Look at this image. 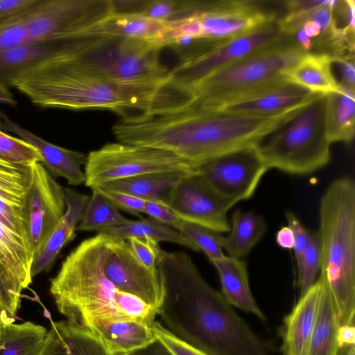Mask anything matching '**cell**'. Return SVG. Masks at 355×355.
<instances>
[{
  "label": "cell",
  "mask_w": 355,
  "mask_h": 355,
  "mask_svg": "<svg viewBox=\"0 0 355 355\" xmlns=\"http://www.w3.org/2000/svg\"><path fill=\"white\" fill-rule=\"evenodd\" d=\"M165 286L158 311L167 330L207 355H269L267 345L202 277L184 252L162 250Z\"/></svg>",
  "instance_id": "1"
},
{
  "label": "cell",
  "mask_w": 355,
  "mask_h": 355,
  "mask_svg": "<svg viewBox=\"0 0 355 355\" xmlns=\"http://www.w3.org/2000/svg\"><path fill=\"white\" fill-rule=\"evenodd\" d=\"M295 111L262 116L187 107L121 119L112 130L119 142L171 152L198 169L223 155L256 146Z\"/></svg>",
  "instance_id": "2"
},
{
  "label": "cell",
  "mask_w": 355,
  "mask_h": 355,
  "mask_svg": "<svg viewBox=\"0 0 355 355\" xmlns=\"http://www.w3.org/2000/svg\"><path fill=\"white\" fill-rule=\"evenodd\" d=\"M165 80L119 83L49 58L21 76L13 87L40 107L107 109L125 119L149 114Z\"/></svg>",
  "instance_id": "3"
},
{
  "label": "cell",
  "mask_w": 355,
  "mask_h": 355,
  "mask_svg": "<svg viewBox=\"0 0 355 355\" xmlns=\"http://www.w3.org/2000/svg\"><path fill=\"white\" fill-rule=\"evenodd\" d=\"M112 239V234L98 232L83 241L50 279L58 311L67 320L90 331L96 322L127 318L116 307V288L105 272Z\"/></svg>",
  "instance_id": "4"
},
{
  "label": "cell",
  "mask_w": 355,
  "mask_h": 355,
  "mask_svg": "<svg viewBox=\"0 0 355 355\" xmlns=\"http://www.w3.org/2000/svg\"><path fill=\"white\" fill-rule=\"evenodd\" d=\"M320 277L336 304L340 326L355 324V184L349 176L334 180L319 207Z\"/></svg>",
  "instance_id": "5"
},
{
  "label": "cell",
  "mask_w": 355,
  "mask_h": 355,
  "mask_svg": "<svg viewBox=\"0 0 355 355\" xmlns=\"http://www.w3.org/2000/svg\"><path fill=\"white\" fill-rule=\"evenodd\" d=\"M162 48L150 40L85 35L49 59L112 81L149 83L164 80L168 73L160 61Z\"/></svg>",
  "instance_id": "6"
},
{
  "label": "cell",
  "mask_w": 355,
  "mask_h": 355,
  "mask_svg": "<svg viewBox=\"0 0 355 355\" xmlns=\"http://www.w3.org/2000/svg\"><path fill=\"white\" fill-rule=\"evenodd\" d=\"M325 107L326 94H317L259 141L255 148L269 168L304 175L329 164Z\"/></svg>",
  "instance_id": "7"
},
{
  "label": "cell",
  "mask_w": 355,
  "mask_h": 355,
  "mask_svg": "<svg viewBox=\"0 0 355 355\" xmlns=\"http://www.w3.org/2000/svg\"><path fill=\"white\" fill-rule=\"evenodd\" d=\"M305 53L292 37L286 35L193 85L185 91L189 98L187 107L211 110L243 94L287 79L286 73Z\"/></svg>",
  "instance_id": "8"
},
{
  "label": "cell",
  "mask_w": 355,
  "mask_h": 355,
  "mask_svg": "<svg viewBox=\"0 0 355 355\" xmlns=\"http://www.w3.org/2000/svg\"><path fill=\"white\" fill-rule=\"evenodd\" d=\"M198 169L178 155L159 148L108 143L87 155L85 184L90 189L107 182L140 175L191 173Z\"/></svg>",
  "instance_id": "9"
},
{
  "label": "cell",
  "mask_w": 355,
  "mask_h": 355,
  "mask_svg": "<svg viewBox=\"0 0 355 355\" xmlns=\"http://www.w3.org/2000/svg\"><path fill=\"white\" fill-rule=\"evenodd\" d=\"M112 14L111 0H39L25 16L28 42L71 40Z\"/></svg>",
  "instance_id": "10"
},
{
  "label": "cell",
  "mask_w": 355,
  "mask_h": 355,
  "mask_svg": "<svg viewBox=\"0 0 355 355\" xmlns=\"http://www.w3.org/2000/svg\"><path fill=\"white\" fill-rule=\"evenodd\" d=\"M286 36L281 31L276 19L227 40L195 60L179 63L169 70L165 85L180 94L210 74L281 41Z\"/></svg>",
  "instance_id": "11"
},
{
  "label": "cell",
  "mask_w": 355,
  "mask_h": 355,
  "mask_svg": "<svg viewBox=\"0 0 355 355\" xmlns=\"http://www.w3.org/2000/svg\"><path fill=\"white\" fill-rule=\"evenodd\" d=\"M162 200L182 220L220 233L230 230L227 214L236 204L219 193L199 170L184 174Z\"/></svg>",
  "instance_id": "12"
},
{
  "label": "cell",
  "mask_w": 355,
  "mask_h": 355,
  "mask_svg": "<svg viewBox=\"0 0 355 355\" xmlns=\"http://www.w3.org/2000/svg\"><path fill=\"white\" fill-rule=\"evenodd\" d=\"M66 211L64 187L40 162L24 200L23 219L33 258L45 245Z\"/></svg>",
  "instance_id": "13"
},
{
  "label": "cell",
  "mask_w": 355,
  "mask_h": 355,
  "mask_svg": "<svg viewBox=\"0 0 355 355\" xmlns=\"http://www.w3.org/2000/svg\"><path fill=\"white\" fill-rule=\"evenodd\" d=\"M105 272L116 288L139 297L159 311L165 295L162 274L157 266L143 265L125 239L113 235Z\"/></svg>",
  "instance_id": "14"
},
{
  "label": "cell",
  "mask_w": 355,
  "mask_h": 355,
  "mask_svg": "<svg viewBox=\"0 0 355 355\" xmlns=\"http://www.w3.org/2000/svg\"><path fill=\"white\" fill-rule=\"evenodd\" d=\"M269 169L255 146L223 155L198 168L219 193L236 203L253 196Z\"/></svg>",
  "instance_id": "15"
},
{
  "label": "cell",
  "mask_w": 355,
  "mask_h": 355,
  "mask_svg": "<svg viewBox=\"0 0 355 355\" xmlns=\"http://www.w3.org/2000/svg\"><path fill=\"white\" fill-rule=\"evenodd\" d=\"M317 94L285 79L204 110L236 115L277 116L297 110Z\"/></svg>",
  "instance_id": "16"
},
{
  "label": "cell",
  "mask_w": 355,
  "mask_h": 355,
  "mask_svg": "<svg viewBox=\"0 0 355 355\" xmlns=\"http://www.w3.org/2000/svg\"><path fill=\"white\" fill-rule=\"evenodd\" d=\"M202 37L230 39L275 20L254 1H209L196 12Z\"/></svg>",
  "instance_id": "17"
},
{
  "label": "cell",
  "mask_w": 355,
  "mask_h": 355,
  "mask_svg": "<svg viewBox=\"0 0 355 355\" xmlns=\"http://www.w3.org/2000/svg\"><path fill=\"white\" fill-rule=\"evenodd\" d=\"M0 129L15 133L33 146L42 159L41 164L53 178H63L71 186L85 184V175L83 167L87 160L85 154L45 141L14 122L3 112H0Z\"/></svg>",
  "instance_id": "18"
},
{
  "label": "cell",
  "mask_w": 355,
  "mask_h": 355,
  "mask_svg": "<svg viewBox=\"0 0 355 355\" xmlns=\"http://www.w3.org/2000/svg\"><path fill=\"white\" fill-rule=\"evenodd\" d=\"M35 164L15 163L0 158V221L27 241L23 205L33 182Z\"/></svg>",
  "instance_id": "19"
},
{
  "label": "cell",
  "mask_w": 355,
  "mask_h": 355,
  "mask_svg": "<svg viewBox=\"0 0 355 355\" xmlns=\"http://www.w3.org/2000/svg\"><path fill=\"white\" fill-rule=\"evenodd\" d=\"M66 211L44 247L33 258L31 274L32 278L49 271L62 248L73 240L76 227L89 200V195L70 188H64Z\"/></svg>",
  "instance_id": "20"
},
{
  "label": "cell",
  "mask_w": 355,
  "mask_h": 355,
  "mask_svg": "<svg viewBox=\"0 0 355 355\" xmlns=\"http://www.w3.org/2000/svg\"><path fill=\"white\" fill-rule=\"evenodd\" d=\"M320 288L318 277L284 318L281 331L282 355H306L317 315Z\"/></svg>",
  "instance_id": "21"
},
{
  "label": "cell",
  "mask_w": 355,
  "mask_h": 355,
  "mask_svg": "<svg viewBox=\"0 0 355 355\" xmlns=\"http://www.w3.org/2000/svg\"><path fill=\"white\" fill-rule=\"evenodd\" d=\"M40 355H114L93 332L68 320L51 322Z\"/></svg>",
  "instance_id": "22"
},
{
  "label": "cell",
  "mask_w": 355,
  "mask_h": 355,
  "mask_svg": "<svg viewBox=\"0 0 355 355\" xmlns=\"http://www.w3.org/2000/svg\"><path fill=\"white\" fill-rule=\"evenodd\" d=\"M216 268L221 284L222 295L231 305L261 320L266 317L251 292L246 262L241 259L224 255L210 261Z\"/></svg>",
  "instance_id": "23"
},
{
  "label": "cell",
  "mask_w": 355,
  "mask_h": 355,
  "mask_svg": "<svg viewBox=\"0 0 355 355\" xmlns=\"http://www.w3.org/2000/svg\"><path fill=\"white\" fill-rule=\"evenodd\" d=\"M91 331L114 355L126 354L157 339L152 327L129 318L96 322L92 327Z\"/></svg>",
  "instance_id": "24"
},
{
  "label": "cell",
  "mask_w": 355,
  "mask_h": 355,
  "mask_svg": "<svg viewBox=\"0 0 355 355\" xmlns=\"http://www.w3.org/2000/svg\"><path fill=\"white\" fill-rule=\"evenodd\" d=\"M319 278L321 288L318 311L306 355H345L352 345L340 346V325L336 304L328 286Z\"/></svg>",
  "instance_id": "25"
},
{
  "label": "cell",
  "mask_w": 355,
  "mask_h": 355,
  "mask_svg": "<svg viewBox=\"0 0 355 355\" xmlns=\"http://www.w3.org/2000/svg\"><path fill=\"white\" fill-rule=\"evenodd\" d=\"M67 42H27L0 52V83L13 87L24 74L60 52Z\"/></svg>",
  "instance_id": "26"
},
{
  "label": "cell",
  "mask_w": 355,
  "mask_h": 355,
  "mask_svg": "<svg viewBox=\"0 0 355 355\" xmlns=\"http://www.w3.org/2000/svg\"><path fill=\"white\" fill-rule=\"evenodd\" d=\"M33 261L29 243L0 221V266L21 292L32 282Z\"/></svg>",
  "instance_id": "27"
},
{
  "label": "cell",
  "mask_w": 355,
  "mask_h": 355,
  "mask_svg": "<svg viewBox=\"0 0 355 355\" xmlns=\"http://www.w3.org/2000/svg\"><path fill=\"white\" fill-rule=\"evenodd\" d=\"M167 26L168 21L154 20L139 14H112L82 35L138 38L154 41L162 45Z\"/></svg>",
  "instance_id": "28"
},
{
  "label": "cell",
  "mask_w": 355,
  "mask_h": 355,
  "mask_svg": "<svg viewBox=\"0 0 355 355\" xmlns=\"http://www.w3.org/2000/svg\"><path fill=\"white\" fill-rule=\"evenodd\" d=\"M290 82L314 94H328L341 90L334 77L331 56L321 53H305L286 73Z\"/></svg>",
  "instance_id": "29"
},
{
  "label": "cell",
  "mask_w": 355,
  "mask_h": 355,
  "mask_svg": "<svg viewBox=\"0 0 355 355\" xmlns=\"http://www.w3.org/2000/svg\"><path fill=\"white\" fill-rule=\"evenodd\" d=\"M267 225L263 218L253 211H234L230 230L223 236L222 247L228 256L241 259L247 256L264 234Z\"/></svg>",
  "instance_id": "30"
},
{
  "label": "cell",
  "mask_w": 355,
  "mask_h": 355,
  "mask_svg": "<svg viewBox=\"0 0 355 355\" xmlns=\"http://www.w3.org/2000/svg\"><path fill=\"white\" fill-rule=\"evenodd\" d=\"M355 91L341 89L326 94L325 124L328 139L350 143L354 137Z\"/></svg>",
  "instance_id": "31"
},
{
  "label": "cell",
  "mask_w": 355,
  "mask_h": 355,
  "mask_svg": "<svg viewBox=\"0 0 355 355\" xmlns=\"http://www.w3.org/2000/svg\"><path fill=\"white\" fill-rule=\"evenodd\" d=\"M185 172L149 173L107 182L98 187L120 191L144 200H162Z\"/></svg>",
  "instance_id": "32"
},
{
  "label": "cell",
  "mask_w": 355,
  "mask_h": 355,
  "mask_svg": "<svg viewBox=\"0 0 355 355\" xmlns=\"http://www.w3.org/2000/svg\"><path fill=\"white\" fill-rule=\"evenodd\" d=\"M47 331L30 321L6 324L0 330V355H40Z\"/></svg>",
  "instance_id": "33"
},
{
  "label": "cell",
  "mask_w": 355,
  "mask_h": 355,
  "mask_svg": "<svg viewBox=\"0 0 355 355\" xmlns=\"http://www.w3.org/2000/svg\"><path fill=\"white\" fill-rule=\"evenodd\" d=\"M102 232L110 234L123 239L132 236L148 237L157 243L162 241L173 243L199 252L198 248L178 230L153 218L130 220L125 224L106 228Z\"/></svg>",
  "instance_id": "34"
},
{
  "label": "cell",
  "mask_w": 355,
  "mask_h": 355,
  "mask_svg": "<svg viewBox=\"0 0 355 355\" xmlns=\"http://www.w3.org/2000/svg\"><path fill=\"white\" fill-rule=\"evenodd\" d=\"M92 195L76 227L78 231H97L121 225L130 221L97 188L91 189Z\"/></svg>",
  "instance_id": "35"
},
{
  "label": "cell",
  "mask_w": 355,
  "mask_h": 355,
  "mask_svg": "<svg viewBox=\"0 0 355 355\" xmlns=\"http://www.w3.org/2000/svg\"><path fill=\"white\" fill-rule=\"evenodd\" d=\"M209 1L191 0L146 1L139 15L150 19L168 21L184 17L205 8Z\"/></svg>",
  "instance_id": "36"
},
{
  "label": "cell",
  "mask_w": 355,
  "mask_h": 355,
  "mask_svg": "<svg viewBox=\"0 0 355 355\" xmlns=\"http://www.w3.org/2000/svg\"><path fill=\"white\" fill-rule=\"evenodd\" d=\"M297 264V286L302 296L315 283L320 270V249L317 232L310 231L307 244Z\"/></svg>",
  "instance_id": "37"
},
{
  "label": "cell",
  "mask_w": 355,
  "mask_h": 355,
  "mask_svg": "<svg viewBox=\"0 0 355 355\" xmlns=\"http://www.w3.org/2000/svg\"><path fill=\"white\" fill-rule=\"evenodd\" d=\"M184 236L202 251L209 261L222 258L223 252L220 233L198 224L182 220L178 230Z\"/></svg>",
  "instance_id": "38"
},
{
  "label": "cell",
  "mask_w": 355,
  "mask_h": 355,
  "mask_svg": "<svg viewBox=\"0 0 355 355\" xmlns=\"http://www.w3.org/2000/svg\"><path fill=\"white\" fill-rule=\"evenodd\" d=\"M227 40L182 36L170 40L164 46L175 53L180 63H186L205 55Z\"/></svg>",
  "instance_id": "39"
},
{
  "label": "cell",
  "mask_w": 355,
  "mask_h": 355,
  "mask_svg": "<svg viewBox=\"0 0 355 355\" xmlns=\"http://www.w3.org/2000/svg\"><path fill=\"white\" fill-rule=\"evenodd\" d=\"M114 301L119 312L127 318L139 321L150 327L156 321L157 311L132 294L116 288Z\"/></svg>",
  "instance_id": "40"
},
{
  "label": "cell",
  "mask_w": 355,
  "mask_h": 355,
  "mask_svg": "<svg viewBox=\"0 0 355 355\" xmlns=\"http://www.w3.org/2000/svg\"><path fill=\"white\" fill-rule=\"evenodd\" d=\"M0 158L20 164L42 163L38 151L21 139L9 135L0 130Z\"/></svg>",
  "instance_id": "41"
},
{
  "label": "cell",
  "mask_w": 355,
  "mask_h": 355,
  "mask_svg": "<svg viewBox=\"0 0 355 355\" xmlns=\"http://www.w3.org/2000/svg\"><path fill=\"white\" fill-rule=\"evenodd\" d=\"M354 1H335L332 7V28L336 34L354 37Z\"/></svg>",
  "instance_id": "42"
},
{
  "label": "cell",
  "mask_w": 355,
  "mask_h": 355,
  "mask_svg": "<svg viewBox=\"0 0 355 355\" xmlns=\"http://www.w3.org/2000/svg\"><path fill=\"white\" fill-rule=\"evenodd\" d=\"M25 16L0 24V52L28 42Z\"/></svg>",
  "instance_id": "43"
},
{
  "label": "cell",
  "mask_w": 355,
  "mask_h": 355,
  "mask_svg": "<svg viewBox=\"0 0 355 355\" xmlns=\"http://www.w3.org/2000/svg\"><path fill=\"white\" fill-rule=\"evenodd\" d=\"M137 259L148 268L157 267L162 248L148 237L132 236L125 239Z\"/></svg>",
  "instance_id": "44"
},
{
  "label": "cell",
  "mask_w": 355,
  "mask_h": 355,
  "mask_svg": "<svg viewBox=\"0 0 355 355\" xmlns=\"http://www.w3.org/2000/svg\"><path fill=\"white\" fill-rule=\"evenodd\" d=\"M152 330L159 340L173 355H207L200 349L183 341L167 330L159 322L155 321Z\"/></svg>",
  "instance_id": "45"
},
{
  "label": "cell",
  "mask_w": 355,
  "mask_h": 355,
  "mask_svg": "<svg viewBox=\"0 0 355 355\" xmlns=\"http://www.w3.org/2000/svg\"><path fill=\"white\" fill-rule=\"evenodd\" d=\"M21 293L0 266V306L10 318L20 307Z\"/></svg>",
  "instance_id": "46"
},
{
  "label": "cell",
  "mask_w": 355,
  "mask_h": 355,
  "mask_svg": "<svg viewBox=\"0 0 355 355\" xmlns=\"http://www.w3.org/2000/svg\"><path fill=\"white\" fill-rule=\"evenodd\" d=\"M97 188L118 209L141 216L144 211L145 200L120 191L101 187Z\"/></svg>",
  "instance_id": "47"
},
{
  "label": "cell",
  "mask_w": 355,
  "mask_h": 355,
  "mask_svg": "<svg viewBox=\"0 0 355 355\" xmlns=\"http://www.w3.org/2000/svg\"><path fill=\"white\" fill-rule=\"evenodd\" d=\"M331 70L341 89L355 91V66L354 58H332Z\"/></svg>",
  "instance_id": "48"
},
{
  "label": "cell",
  "mask_w": 355,
  "mask_h": 355,
  "mask_svg": "<svg viewBox=\"0 0 355 355\" xmlns=\"http://www.w3.org/2000/svg\"><path fill=\"white\" fill-rule=\"evenodd\" d=\"M143 214L177 230L182 220L162 200H145Z\"/></svg>",
  "instance_id": "49"
},
{
  "label": "cell",
  "mask_w": 355,
  "mask_h": 355,
  "mask_svg": "<svg viewBox=\"0 0 355 355\" xmlns=\"http://www.w3.org/2000/svg\"><path fill=\"white\" fill-rule=\"evenodd\" d=\"M39 0H0V24L26 14Z\"/></svg>",
  "instance_id": "50"
},
{
  "label": "cell",
  "mask_w": 355,
  "mask_h": 355,
  "mask_svg": "<svg viewBox=\"0 0 355 355\" xmlns=\"http://www.w3.org/2000/svg\"><path fill=\"white\" fill-rule=\"evenodd\" d=\"M288 226L292 230L294 239V252L296 262L301 257L309 239L310 230H307L301 223L297 216L291 211L286 212Z\"/></svg>",
  "instance_id": "51"
},
{
  "label": "cell",
  "mask_w": 355,
  "mask_h": 355,
  "mask_svg": "<svg viewBox=\"0 0 355 355\" xmlns=\"http://www.w3.org/2000/svg\"><path fill=\"white\" fill-rule=\"evenodd\" d=\"M326 1L318 0H287L283 1L286 8V15L303 13L324 4Z\"/></svg>",
  "instance_id": "52"
},
{
  "label": "cell",
  "mask_w": 355,
  "mask_h": 355,
  "mask_svg": "<svg viewBox=\"0 0 355 355\" xmlns=\"http://www.w3.org/2000/svg\"><path fill=\"white\" fill-rule=\"evenodd\" d=\"M123 355H173L157 339L150 344Z\"/></svg>",
  "instance_id": "53"
},
{
  "label": "cell",
  "mask_w": 355,
  "mask_h": 355,
  "mask_svg": "<svg viewBox=\"0 0 355 355\" xmlns=\"http://www.w3.org/2000/svg\"><path fill=\"white\" fill-rule=\"evenodd\" d=\"M275 240L277 245L284 249H293L295 239L292 230L288 226L282 227L277 232Z\"/></svg>",
  "instance_id": "54"
},
{
  "label": "cell",
  "mask_w": 355,
  "mask_h": 355,
  "mask_svg": "<svg viewBox=\"0 0 355 355\" xmlns=\"http://www.w3.org/2000/svg\"><path fill=\"white\" fill-rule=\"evenodd\" d=\"M291 37L295 40L297 44L306 53L311 52L313 47V41L300 28Z\"/></svg>",
  "instance_id": "55"
},
{
  "label": "cell",
  "mask_w": 355,
  "mask_h": 355,
  "mask_svg": "<svg viewBox=\"0 0 355 355\" xmlns=\"http://www.w3.org/2000/svg\"><path fill=\"white\" fill-rule=\"evenodd\" d=\"M302 28L312 40L319 37L322 33V28L320 24L313 20H309L305 22Z\"/></svg>",
  "instance_id": "56"
},
{
  "label": "cell",
  "mask_w": 355,
  "mask_h": 355,
  "mask_svg": "<svg viewBox=\"0 0 355 355\" xmlns=\"http://www.w3.org/2000/svg\"><path fill=\"white\" fill-rule=\"evenodd\" d=\"M17 101L8 87L0 83V103L15 105Z\"/></svg>",
  "instance_id": "57"
},
{
  "label": "cell",
  "mask_w": 355,
  "mask_h": 355,
  "mask_svg": "<svg viewBox=\"0 0 355 355\" xmlns=\"http://www.w3.org/2000/svg\"><path fill=\"white\" fill-rule=\"evenodd\" d=\"M14 322L15 319L10 318L0 306V330L4 324Z\"/></svg>",
  "instance_id": "58"
}]
</instances>
